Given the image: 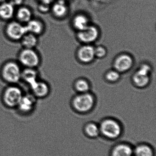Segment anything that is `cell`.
Returning <instances> with one entry per match:
<instances>
[{
  "label": "cell",
  "mask_w": 156,
  "mask_h": 156,
  "mask_svg": "<svg viewBox=\"0 0 156 156\" xmlns=\"http://www.w3.org/2000/svg\"><path fill=\"white\" fill-rule=\"evenodd\" d=\"M2 74L5 81L10 83H16L21 79L22 71L16 63L9 62L3 67Z\"/></svg>",
  "instance_id": "obj_1"
},
{
  "label": "cell",
  "mask_w": 156,
  "mask_h": 156,
  "mask_svg": "<svg viewBox=\"0 0 156 156\" xmlns=\"http://www.w3.org/2000/svg\"><path fill=\"white\" fill-rule=\"evenodd\" d=\"M23 96L20 88L16 86H10L5 90L3 99L7 106L14 107L18 106Z\"/></svg>",
  "instance_id": "obj_2"
},
{
  "label": "cell",
  "mask_w": 156,
  "mask_h": 156,
  "mask_svg": "<svg viewBox=\"0 0 156 156\" xmlns=\"http://www.w3.org/2000/svg\"><path fill=\"white\" fill-rule=\"evenodd\" d=\"M19 60L23 66L30 68H34L39 65L40 62L37 53L33 49L28 48H24L20 52Z\"/></svg>",
  "instance_id": "obj_3"
},
{
  "label": "cell",
  "mask_w": 156,
  "mask_h": 156,
  "mask_svg": "<svg viewBox=\"0 0 156 156\" xmlns=\"http://www.w3.org/2000/svg\"><path fill=\"white\" fill-rule=\"evenodd\" d=\"M100 129L104 136L110 138H117L121 134L122 131L118 123L111 119L102 122Z\"/></svg>",
  "instance_id": "obj_4"
},
{
  "label": "cell",
  "mask_w": 156,
  "mask_h": 156,
  "mask_svg": "<svg viewBox=\"0 0 156 156\" xmlns=\"http://www.w3.org/2000/svg\"><path fill=\"white\" fill-rule=\"evenodd\" d=\"M93 96L89 94H83L76 96L73 101V105L77 111L86 112L92 109L94 105Z\"/></svg>",
  "instance_id": "obj_5"
},
{
  "label": "cell",
  "mask_w": 156,
  "mask_h": 156,
  "mask_svg": "<svg viewBox=\"0 0 156 156\" xmlns=\"http://www.w3.org/2000/svg\"><path fill=\"white\" fill-rule=\"evenodd\" d=\"M151 71V67L148 65H142L133 78L136 85L139 87H144L147 85L150 80L149 74Z\"/></svg>",
  "instance_id": "obj_6"
},
{
  "label": "cell",
  "mask_w": 156,
  "mask_h": 156,
  "mask_svg": "<svg viewBox=\"0 0 156 156\" xmlns=\"http://www.w3.org/2000/svg\"><path fill=\"white\" fill-rule=\"evenodd\" d=\"M7 36L14 40H20L27 33L26 26L22 25L18 22H13L7 25L6 28Z\"/></svg>",
  "instance_id": "obj_7"
},
{
  "label": "cell",
  "mask_w": 156,
  "mask_h": 156,
  "mask_svg": "<svg viewBox=\"0 0 156 156\" xmlns=\"http://www.w3.org/2000/svg\"><path fill=\"white\" fill-rule=\"evenodd\" d=\"M99 32L97 28L93 26L89 25L85 29L79 31L78 37L81 41L84 43L93 42L98 38Z\"/></svg>",
  "instance_id": "obj_8"
},
{
  "label": "cell",
  "mask_w": 156,
  "mask_h": 156,
  "mask_svg": "<svg viewBox=\"0 0 156 156\" xmlns=\"http://www.w3.org/2000/svg\"><path fill=\"white\" fill-rule=\"evenodd\" d=\"M133 64L132 58L128 55L119 56L115 60L114 67L118 72H125L129 70Z\"/></svg>",
  "instance_id": "obj_9"
},
{
  "label": "cell",
  "mask_w": 156,
  "mask_h": 156,
  "mask_svg": "<svg viewBox=\"0 0 156 156\" xmlns=\"http://www.w3.org/2000/svg\"><path fill=\"white\" fill-rule=\"evenodd\" d=\"M35 103V97L34 95L27 94L23 95L17 106L21 112H28L33 110Z\"/></svg>",
  "instance_id": "obj_10"
},
{
  "label": "cell",
  "mask_w": 156,
  "mask_h": 156,
  "mask_svg": "<svg viewBox=\"0 0 156 156\" xmlns=\"http://www.w3.org/2000/svg\"><path fill=\"white\" fill-rule=\"evenodd\" d=\"M30 86L35 97L43 98L49 92L48 85L44 82L37 80Z\"/></svg>",
  "instance_id": "obj_11"
},
{
  "label": "cell",
  "mask_w": 156,
  "mask_h": 156,
  "mask_svg": "<svg viewBox=\"0 0 156 156\" xmlns=\"http://www.w3.org/2000/svg\"><path fill=\"white\" fill-rule=\"evenodd\" d=\"M78 55L81 61L84 63H89L92 61L95 56L94 48L91 46H84L81 48Z\"/></svg>",
  "instance_id": "obj_12"
},
{
  "label": "cell",
  "mask_w": 156,
  "mask_h": 156,
  "mask_svg": "<svg viewBox=\"0 0 156 156\" xmlns=\"http://www.w3.org/2000/svg\"><path fill=\"white\" fill-rule=\"evenodd\" d=\"M14 13V6L8 2L2 3L0 5V17L5 20H9Z\"/></svg>",
  "instance_id": "obj_13"
},
{
  "label": "cell",
  "mask_w": 156,
  "mask_h": 156,
  "mask_svg": "<svg viewBox=\"0 0 156 156\" xmlns=\"http://www.w3.org/2000/svg\"><path fill=\"white\" fill-rule=\"evenodd\" d=\"M27 33L33 34H40L44 30V25L40 21L37 20L31 19L25 26Z\"/></svg>",
  "instance_id": "obj_14"
},
{
  "label": "cell",
  "mask_w": 156,
  "mask_h": 156,
  "mask_svg": "<svg viewBox=\"0 0 156 156\" xmlns=\"http://www.w3.org/2000/svg\"><path fill=\"white\" fill-rule=\"evenodd\" d=\"M37 77V72L34 68H26L24 70L22 71L21 78L30 86L38 80Z\"/></svg>",
  "instance_id": "obj_15"
},
{
  "label": "cell",
  "mask_w": 156,
  "mask_h": 156,
  "mask_svg": "<svg viewBox=\"0 0 156 156\" xmlns=\"http://www.w3.org/2000/svg\"><path fill=\"white\" fill-rule=\"evenodd\" d=\"M21 40L24 48L33 49L37 44L38 39L35 35L31 33H27Z\"/></svg>",
  "instance_id": "obj_16"
},
{
  "label": "cell",
  "mask_w": 156,
  "mask_h": 156,
  "mask_svg": "<svg viewBox=\"0 0 156 156\" xmlns=\"http://www.w3.org/2000/svg\"><path fill=\"white\" fill-rule=\"evenodd\" d=\"M52 12L56 16L62 17L67 12V6L63 0H59L54 4L52 7Z\"/></svg>",
  "instance_id": "obj_17"
},
{
  "label": "cell",
  "mask_w": 156,
  "mask_h": 156,
  "mask_svg": "<svg viewBox=\"0 0 156 156\" xmlns=\"http://www.w3.org/2000/svg\"><path fill=\"white\" fill-rule=\"evenodd\" d=\"M132 150L130 146L121 144L114 148L112 156H132Z\"/></svg>",
  "instance_id": "obj_18"
},
{
  "label": "cell",
  "mask_w": 156,
  "mask_h": 156,
  "mask_svg": "<svg viewBox=\"0 0 156 156\" xmlns=\"http://www.w3.org/2000/svg\"><path fill=\"white\" fill-rule=\"evenodd\" d=\"M73 25L77 30L80 31L89 26V20L85 16L79 15L74 17Z\"/></svg>",
  "instance_id": "obj_19"
},
{
  "label": "cell",
  "mask_w": 156,
  "mask_h": 156,
  "mask_svg": "<svg viewBox=\"0 0 156 156\" xmlns=\"http://www.w3.org/2000/svg\"><path fill=\"white\" fill-rule=\"evenodd\" d=\"M31 11L27 7H22L18 9L16 13L17 19L22 23H28L32 19Z\"/></svg>",
  "instance_id": "obj_20"
},
{
  "label": "cell",
  "mask_w": 156,
  "mask_h": 156,
  "mask_svg": "<svg viewBox=\"0 0 156 156\" xmlns=\"http://www.w3.org/2000/svg\"><path fill=\"white\" fill-rule=\"evenodd\" d=\"M135 156H153V152L148 146L141 145L137 147L135 151Z\"/></svg>",
  "instance_id": "obj_21"
},
{
  "label": "cell",
  "mask_w": 156,
  "mask_h": 156,
  "mask_svg": "<svg viewBox=\"0 0 156 156\" xmlns=\"http://www.w3.org/2000/svg\"><path fill=\"white\" fill-rule=\"evenodd\" d=\"M85 131L89 136L91 137H96L100 133V129L95 124L90 123L86 126Z\"/></svg>",
  "instance_id": "obj_22"
},
{
  "label": "cell",
  "mask_w": 156,
  "mask_h": 156,
  "mask_svg": "<svg viewBox=\"0 0 156 156\" xmlns=\"http://www.w3.org/2000/svg\"><path fill=\"white\" fill-rule=\"evenodd\" d=\"M76 89L81 92L85 93L89 89V85L88 82L84 80H80L76 83Z\"/></svg>",
  "instance_id": "obj_23"
},
{
  "label": "cell",
  "mask_w": 156,
  "mask_h": 156,
  "mask_svg": "<svg viewBox=\"0 0 156 156\" xmlns=\"http://www.w3.org/2000/svg\"><path fill=\"white\" fill-rule=\"evenodd\" d=\"M120 78V75L117 71L112 70L108 72L106 75V78L110 81H116Z\"/></svg>",
  "instance_id": "obj_24"
},
{
  "label": "cell",
  "mask_w": 156,
  "mask_h": 156,
  "mask_svg": "<svg viewBox=\"0 0 156 156\" xmlns=\"http://www.w3.org/2000/svg\"><path fill=\"white\" fill-rule=\"evenodd\" d=\"M94 53H95V56L98 57H103L106 55V49L102 47H98L95 49L94 48Z\"/></svg>",
  "instance_id": "obj_25"
},
{
  "label": "cell",
  "mask_w": 156,
  "mask_h": 156,
  "mask_svg": "<svg viewBox=\"0 0 156 156\" xmlns=\"http://www.w3.org/2000/svg\"><path fill=\"white\" fill-rule=\"evenodd\" d=\"M38 10L39 12H47L49 10V5L41 3L38 6Z\"/></svg>",
  "instance_id": "obj_26"
},
{
  "label": "cell",
  "mask_w": 156,
  "mask_h": 156,
  "mask_svg": "<svg viewBox=\"0 0 156 156\" xmlns=\"http://www.w3.org/2000/svg\"><path fill=\"white\" fill-rule=\"evenodd\" d=\"M24 0H9V2L15 5H19L23 3Z\"/></svg>",
  "instance_id": "obj_27"
},
{
  "label": "cell",
  "mask_w": 156,
  "mask_h": 156,
  "mask_svg": "<svg viewBox=\"0 0 156 156\" xmlns=\"http://www.w3.org/2000/svg\"><path fill=\"white\" fill-rule=\"evenodd\" d=\"M41 2V3L49 5L54 0H39Z\"/></svg>",
  "instance_id": "obj_28"
},
{
  "label": "cell",
  "mask_w": 156,
  "mask_h": 156,
  "mask_svg": "<svg viewBox=\"0 0 156 156\" xmlns=\"http://www.w3.org/2000/svg\"><path fill=\"white\" fill-rule=\"evenodd\" d=\"M5 0H0V3H2L4 2H5Z\"/></svg>",
  "instance_id": "obj_29"
}]
</instances>
